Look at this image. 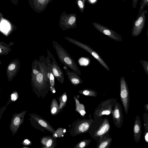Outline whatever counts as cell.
I'll return each mask as SVG.
<instances>
[{
	"mask_svg": "<svg viewBox=\"0 0 148 148\" xmlns=\"http://www.w3.org/2000/svg\"><path fill=\"white\" fill-rule=\"evenodd\" d=\"M47 60L43 55L35 59L32 65V82L34 90L38 97H44L50 90V80L47 76Z\"/></svg>",
	"mask_w": 148,
	"mask_h": 148,
	"instance_id": "6da1fadb",
	"label": "cell"
},
{
	"mask_svg": "<svg viewBox=\"0 0 148 148\" xmlns=\"http://www.w3.org/2000/svg\"><path fill=\"white\" fill-rule=\"evenodd\" d=\"M110 128L108 119L107 117H102L93 119L88 131L90 136L96 141L99 137L109 132Z\"/></svg>",
	"mask_w": 148,
	"mask_h": 148,
	"instance_id": "7a4b0ae2",
	"label": "cell"
},
{
	"mask_svg": "<svg viewBox=\"0 0 148 148\" xmlns=\"http://www.w3.org/2000/svg\"><path fill=\"white\" fill-rule=\"evenodd\" d=\"M52 43L59 60L62 64L81 75V73L77 64L67 51L57 41L53 40Z\"/></svg>",
	"mask_w": 148,
	"mask_h": 148,
	"instance_id": "3957f363",
	"label": "cell"
},
{
	"mask_svg": "<svg viewBox=\"0 0 148 148\" xmlns=\"http://www.w3.org/2000/svg\"><path fill=\"white\" fill-rule=\"evenodd\" d=\"M117 101L116 99L110 98L103 101L98 105L93 113V119H99L104 115L111 114L112 112Z\"/></svg>",
	"mask_w": 148,
	"mask_h": 148,
	"instance_id": "277c9868",
	"label": "cell"
},
{
	"mask_svg": "<svg viewBox=\"0 0 148 148\" xmlns=\"http://www.w3.org/2000/svg\"><path fill=\"white\" fill-rule=\"evenodd\" d=\"M67 41L85 50L94 57L108 71L110 69L100 56L89 45L81 42L79 41L69 37H64Z\"/></svg>",
	"mask_w": 148,
	"mask_h": 148,
	"instance_id": "5b68a950",
	"label": "cell"
},
{
	"mask_svg": "<svg viewBox=\"0 0 148 148\" xmlns=\"http://www.w3.org/2000/svg\"><path fill=\"white\" fill-rule=\"evenodd\" d=\"M47 51V56L46 58L52 73L58 81L61 84H63L65 79L63 72L53 55L48 49Z\"/></svg>",
	"mask_w": 148,
	"mask_h": 148,
	"instance_id": "8992f818",
	"label": "cell"
},
{
	"mask_svg": "<svg viewBox=\"0 0 148 148\" xmlns=\"http://www.w3.org/2000/svg\"><path fill=\"white\" fill-rule=\"evenodd\" d=\"M120 89L121 99L125 113L127 114L129 108L130 96L128 86L123 76L120 79Z\"/></svg>",
	"mask_w": 148,
	"mask_h": 148,
	"instance_id": "52a82bcc",
	"label": "cell"
},
{
	"mask_svg": "<svg viewBox=\"0 0 148 148\" xmlns=\"http://www.w3.org/2000/svg\"><path fill=\"white\" fill-rule=\"evenodd\" d=\"M148 12V11L144 10L141 12L138 13L136 18L133 23L132 32V35L133 36H137L142 32L146 22V14Z\"/></svg>",
	"mask_w": 148,
	"mask_h": 148,
	"instance_id": "ba28073f",
	"label": "cell"
},
{
	"mask_svg": "<svg viewBox=\"0 0 148 148\" xmlns=\"http://www.w3.org/2000/svg\"><path fill=\"white\" fill-rule=\"evenodd\" d=\"M60 27L62 30L75 28L77 26L75 14H67L63 12L61 16L59 22Z\"/></svg>",
	"mask_w": 148,
	"mask_h": 148,
	"instance_id": "9c48e42d",
	"label": "cell"
},
{
	"mask_svg": "<svg viewBox=\"0 0 148 148\" xmlns=\"http://www.w3.org/2000/svg\"><path fill=\"white\" fill-rule=\"evenodd\" d=\"M94 27L97 30L117 42L123 40L120 35L102 25L95 22L92 23Z\"/></svg>",
	"mask_w": 148,
	"mask_h": 148,
	"instance_id": "30bf717a",
	"label": "cell"
},
{
	"mask_svg": "<svg viewBox=\"0 0 148 148\" xmlns=\"http://www.w3.org/2000/svg\"><path fill=\"white\" fill-rule=\"evenodd\" d=\"M91 114H89L88 119L85 118L78 121L74 127L75 134H79L88 132L93 120Z\"/></svg>",
	"mask_w": 148,
	"mask_h": 148,
	"instance_id": "8fae6325",
	"label": "cell"
},
{
	"mask_svg": "<svg viewBox=\"0 0 148 148\" xmlns=\"http://www.w3.org/2000/svg\"><path fill=\"white\" fill-rule=\"evenodd\" d=\"M111 114L115 125L118 128H120L123 123V118L122 106L118 101L116 102Z\"/></svg>",
	"mask_w": 148,
	"mask_h": 148,
	"instance_id": "7c38bea8",
	"label": "cell"
},
{
	"mask_svg": "<svg viewBox=\"0 0 148 148\" xmlns=\"http://www.w3.org/2000/svg\"><path fill=\"white\" fill-rule=\"evenodd\" d=\"M52 0H29L31 8L36 12H40L44 11Z\"/></svg>",
	"mask_w": 148,
	"mask_h": 148,
	"instance_id": "4fadbf2b",
	"label": "cell"
},
{
	"mask_svg": "<svg viewBox=\"0 0 148 148\" xmlns=\"http://www.w3.org/2000/svg\"><path fill=\"white\" fill-rule=\"evenodd\" d=\"M68 79L71 83L74 86L82 83L83 81L80 78L79 75L73 71H71L65 66H63Z\"/></svg>",
	"mask_w": 148,
	"mask_h": 148,
	"instance_id": "5bb4252c",
	"label": "cell"
},
{
	"mask_svg": "<svg viewBox=\"0 0 148 148\" xmlns=\"http://www.w3.org/2000/svg\"><path fill=\"white\" fill-rule=\"evenodd\" d=\"M133 136L134 140L136 143H138L140 140L142 133L141 123L140 119L139 116L136 117L133 128Z\"/></svg>",
	"mask_w": 148,
	"mask_h": 148,
	"instance_id": "9a60e30c",
	"label": "cell"
},
{
	"mask_svg": "<svg viewBox=\"0 0 148 148\" xmlns=\"http://www.w3.org/2000/svg\"><path fill=\"white\" fill-rule=\"evenodd\" d=\"M112 138L109 132L101 136L97 142V148H109L111 145Z\"/></svg>",
	"mask_w": 148,
	"mask_h": 148,
	"instance_id": "2e32d148",
	"label": "cell"
},
{
	"mask_svg": "<svg viewBox=\"0 0 148 148\" xmlns=\"http://www.w3.org/2000/svg\"><path fill=\"white\" fill-rule=\"evenodd\" d=\"M33 117L39 125L45 128L46 130L52 134L55 131V130L46 120L36 114L33 116Z\"/></svg>",
	"mask_w": 148,
	"mask_h": 148,
	"instance_id": "e0dca14e",
	"label": "cell"
},
{
	"mask_svg": "<svg viewBox=\"0 0 148 148\" xmlns=\"http://www.w3.org/2000/svg\"><path fill=\"white\" fill-rule=\"evenodd\" d=\"M41 143L43 148H54L56 144L54 139L51 136H45L41 140Z\"/></svg>",
	"mask_w": 148,
	"mask_h": 148,
	"instance_id": "ac0fdd59",
	"label": "cell"
},
{
	"mask_svg": "<svg viewBox=\"0 0 148 148\" xmlns=\"http://www.w3.org/2000/svg\"><path fill=\"white\" fill-rule=\"evenodd\" d=\"M144 125L145 128L144 135L145 141L148 142V114L145 112L143 116Z\"/></svg>",
	"mask_w": 148,
	"mask_h": 148,
	"instance_id": "d6986e66",
	"label": "cell"
},
{
	"mask_svg": "<svg viewBox=\"0 0 148 148\" xmlns=\"http://www.w3.org/2000/svg\"><path fill=\"white\" fill-rule=\"evenodd\" d=\"M78 92L83 95L92 97H96L97 92L95 90L90 88H85L78 91Z\"/></svg>",
	"mask_w": 148,
	"mask_h": 148,
	"instance_id": "ffe728a7",
	"label": "cell"
},
{
	"mask_svg": "<svg viewBox=\"0 0 148 148\" xmlns=\"http://www.w3.org/2000/svg\"><path fill=\"white\" fill-rule=\"evenodd\" d=\"M51 111L53 115L56 114L59 112V106L57 101L54 99L51 105Z\"/></svg>",
	"mask_w": 148,
	"mask_h": 148,
	"instance_id": "44dd1931",
	"label": "cell"
},
{
	"mask_svg": "<svg viewBox=\"0 0 148 148\" xmlns=\"http://www.w3.org/2000/svg\"><path fill=\"white\" fill-rule=\"evenodd\" d=\"M74 99L76 102V111L78 112L82 116H84L86 114L84 106L83 104H81L75 97H74Z\"/></svg>",
	"mask_w": 148,
	"mask_h": 148,
	"instance_id": "7402d4cb",
	"label": "cell"
},
{
	"mask_svg": "<svg viewBox=\"0 0 148 148\" xmlns=\"http://www.w3.org/2000/svg\"><path fill=\"white\" fill-rule=\"evenodd\" d=\"M67 100V97L66 93L65 92L59 98V100L60 104L59 106V111H61L63 108L65 106Z\"/></svg>",
	"mask_w": 148,
	"mask_h": 148,
	"instance_id": "603a6c76",
	"label": "cell"
},
{
	"mask_svg": "<svg viewBox=\"0 0 148 148\" xmlns=\"http://www.w3.org/2000/svg\"><path fill=\"white\" fill-rule=\"evenodd\" d=\"M91 140L90 139H85L79 142L74 148H85L90 143Z\"/></svg>",
	"mask_w": 148,
	"mask_h": 148,
	"instance_id": "cb8c5ba5",
	"label": "cell"
},
{
	"mask_svg": "<svg viewBox=\"0 0 148 148\" xmlns=\"http://www.w3.org/2000/svg\"><path fill=\"white\" fill-rule=\"evenodd\" d=\"M65 132L66 129L62 128H59L53 133V136L54 137H60L63 136Z\"/></svg>",
	"mask_w": 148,
	"mask_h": 148,
	"instance_id": "d4e9b609",
	"label": "cell"
},
{
	"mask_svg": "<svg viewBox=\"0 0 148 148\" xmlns=\"http://www.w3.org/2000/svg\"><path fill=\"white\" fill-rule=\"evenodd\" d=\"M86 0H76L79 10L82 13L84 12L85 7V3Z\"/></svg>",
	"mask_w": 148,
	"mask_h": 148,
	"instance_id": "484cf974",
	"label": "cell"
},
{
	"mask_svg": "<svg viewBox=\"0 0 148 148\" xmlns=\"http://www.w3.org/2000/svg\"><path fill=\"white\" fill-rule=\"evenodd\" d=\"M148 6V0H141L140 3V6L139 9L138 13L142 11L144 8Z\"/></svg>",
	"mask_w": 148,
	"mask_h": 148,
	"instance_id": "4316f807",
	"label": "cell"
},
{
	"mask_svg": "<svg viewBox=\"0 0 148 148\" xmlns=\"http://www.w3.org/2000/svg\"><path fill=\"white\" fill-rule=\"evenodd\" d=\"M146 73L148 75V62L144 60H141L140 61Z\"/></svg>",
	"mask_w": 148,
	"mask_h": 148,
	"instance_id": "83f0119b",
	"label": "cell"
},
{
	"mask_svg": "<svg viewBox=\"0 0 148 148\" xmlns=\"http://www.w3.org/2000/svg\"><path fill=\"white\" fill-rule=\"evenodd\" d=\"M20 119L18 117H16L14 119L13 123L15 125H18L20 122Z\"/></svg>",
	"mask_w": 148,
	"mask_h": 148,
	"instance_id": "f1b7e54d",
	"label": "cell"
},
{
	"mask_svg": "<svg viewBox=\"0 0 148 148\" xmlns=\"http://www.w3.org/2000/svg\"><path fill=\"white\" fill-rule=\"evenodd\" d=\"M11 99L13 101H15L17 98V95L16 93L12 94L11 96Z\"/></svg>",
	"mask_w": 148,
	"mask_h": 148,
	"instance_id": "f546056e",
	"label": "cell"
},
{
	"mask_svg": "<svg viewBox=\"0 0 148 148\" xmlns=\"http://www.w3.org/2000/svg\"><path fill=\"white\" fill-rule=\"evenodd\" d=\"M138 0H132V5L134 8H136V7Z\"/></svg>",
	"mask_w": 148,
	"mask_h": 148,
	"instance_id": "4dcf8cb0",
	"label": "cell"
},
{
	"mask_svg": "<svg viewBox=\"0 0 148 148\" xmlns=\"http://www.w3.org/2000/svg\"><path fill=\"white\" fill-rule=\"evenodd\" d=\"M15 67V65L14 64H12L8 66V69L10 71H12L14 70Z\"/></svg>",
	"mask_w": 148,
	"mask_h": 148,
	"instance_id": "1f68e13d",
	"label": "cell"
},
{
	"mask_svg": "<svg viewBox=\"0 0 148 148\" xmlns=\"http://www.w3.org/2000/svg\"><path fill=\"white\" fill-rule=\"evenodd\" d=\"M24 142L26 145H28L30 143V141L27 139H25L24 140Z\"/></svg>",
	"mask_w": 148,
	"mask_h": 148,
	"instance_id": "d6a6232c",
	"label": "cell"
},
{
	"mask_svg": "<svg viewBox=\"0 0 148 148\" xmlns=\"http://www.w3.org/2000/svg\"><path fill=\"white\" fill-rule=\"evenodd\" d=\"M11 2L15 5H16L18 3V0H10Z\"/></svg>",
	"mask_w": 148,
	"mask_h": 148,
	"instance_id": "836d02e7",
	"label": "cell"
},
{
	"mask_svg": "<svg viewBox=\"0 0 148 148\" xmlns=\"http://www.w3.org/2000/svg\"><path fill=\"white\" fill-rule=\"evenodd\" d=\"M145 108L146 110L148 112V104L147 103L145 105Z\"/></svg>",
	"mask_w": 148,
	"mask_h": 148,
	"instance_id": "e575fe53",
	"label": "cell"
},
{
	"mask_svg": "<svg viewBox=\"0 0 148 148\" xmlns=\"http://www.w3.org/2000/svg\"><path fill=\"white\" fill-rule=\"evenodd\" d=\"M0 16L1 19H2L3 18V15L0 12Z\"/></svg>",
	"mask_w": 148,
	"mask_h": 148,
	"instance_id": "d590c367",
	"label": "cell"
},
{
	"mask_svg": "<svg viewBox=\"0 0 148 148\" xmlns=\"http://www.w3.org/2000/svg\"><path fill=\"white\" fill-rule=\"evenodd\" d=\"M1 52V49H0V53Z\"/></svg>",
	"mask_w": 148,
	"mask_h": 148,
	"instance_id": "8d00e7d4",
	"label": "cell"
},
{
	"mask_svg": "<svg viewBox=\"0 0 148 148\" xmlns=\"http://www.w3.org/2000/svg\"><path fill=\"white\" fill-rule=\"evenodd\" d=\"M124 1H125L126 0H123Z\"/></svg>",
	"mask_w": 148,
	"mask_h": 148,
	"instance_id": "74e56055",
	"label": "cell"
}]
</instances>
